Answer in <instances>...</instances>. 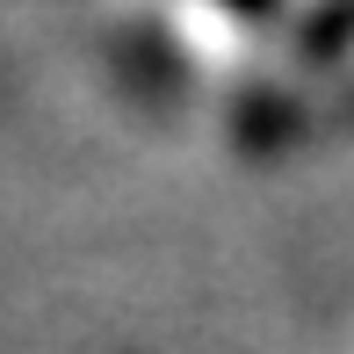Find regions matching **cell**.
Instances as JSON below:
<instances>
[{
    "label": "cell",
    "instance_id": "2",
    "mask_svg": "<svg viewBox=\"0 0 354 354\" xmlns=\"http://www.w3.org/2000/svg\"><path fill=\"white\" fill-rule=\"evenodd\" d=\"M239 15H246V22H261V15H275V0H239Z\"/></svg>",
    "mask_w": 354,
    "mask_h": 354
},
{
    "label": "cell",
    "instance_id": "1",
    "mask_svg": "<svg viewBox=\"0 0 354 354\" xmlns=\"http://www.w3.org/2000/svg\"><path fill=\"white\" fill-rule=\"evenodd\" d=\"M109 58H116V73L131 80L145 102H174V94H181V80H188L181 58H174L152 29H123V37H109Z\"/></svg>",
    "mask_w": 354,
    "mask_h": 354
}]
</instances>
